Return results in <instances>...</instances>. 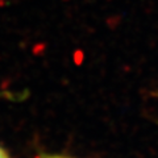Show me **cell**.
Masks as SVG:
<instances>
[{
	"mask_svg": "<svg viewBox=\"0 0 158 158\" xmlns=\"http://www.w3.org/2000/svg\"><path fill=\"white\" fill-rule=\"evenodd\" d=\"M41 158H70V157H65V156H44Z\"/></svg>",
	"mask_w": 158,
	"mask_h": 158,
	"instance_id": "7a4b0ae2",
	"label": "cell"
},
{
	"mask_svg": "<svg viewBox=\"0 0 158 158\" xmlns=\"http://www.w3.org/2000/svg\"><path fill=\"white\" fill-rule=\"evenodd\" d=\"M0 158H11V157H9V154L3 149L2 146H0Z\"/></svg>",
	"mask_w": 158,
	"mask_h": 158,
	"instance_id": "6da1fadb",
	"label": "cell"
}]
</instances>
